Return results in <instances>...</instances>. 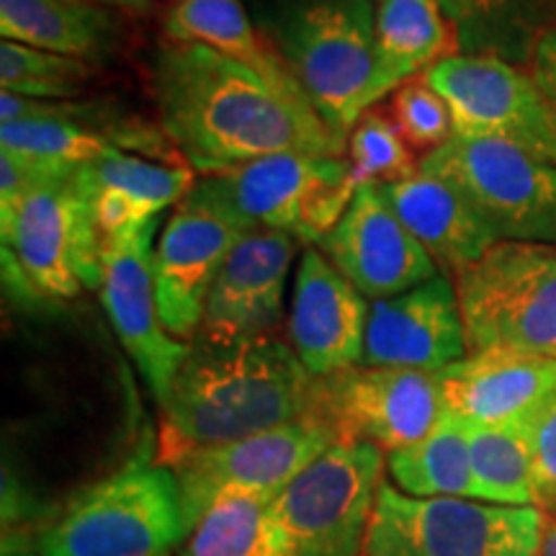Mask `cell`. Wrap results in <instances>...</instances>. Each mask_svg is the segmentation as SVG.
Wrapping results in <instances>:
<instances>
[{
  "label": "cell",
  "mask_w": 556,
  "mask_h": 556,
  "mask_svg": "<svg viewBox=\"0 0 556 556\" xmlns=\"http://www.w3.org/2000/svg\"><path fill=\"white\" fill-rule=\"evenodd\" d=\"M471 477L475 500L495 505L536 507L531 451L520 422L503 426H469Z\"/></svg>",
  "instance_id": "f1b7e54d"
},
{
  "label": "cell",
  "mask_w": 556,
  "mask_h": 556,
  "mask_svg": "<svg viewBox=\"0 0 556 556\" xmlns=\"http://www.w3.org/2000/svg\"><path fill=\"white\" fill-rule=\"evenodd\" d=\"M446 413L469 426L520 422L556 392V361L484 348L438 374Z\"/></svg>",
  "instance_id": "ffe728a7"
},
{
  "label": "cell",
  "mask_w": 556,
  "mask_h": 556,
  "mask_svg": "<svg viewBox=\"0 0 556 556\" xmlns=\"http://www.w3.org/2000/svg\"><path fill=\"white\" fill-rule=\"evenodd\" d=\"M307 415L338 441H368L392 454L433 433L446 402L438 374L351 366L315 377Z\"/></svg>",
  "instance_id": "8fae6325"
},
{
  "label": "cell",
  "mask_w": 556,
  "mask_h": 556,
  "mask_svg": "<svg viewBox=\"0 0 556 556\" xmlns=\"http://www.w3.org/2000/svg\"><path fill=\"white\" fill-rule=\"evenodd\" d=\"M469 356L456 281L435 274L397 296L371 302L361 366L441 374Z\"/></svg>",
  "instance_id": "e0dca14e"
},
{
  "label": "cell",
  "mask_w": 556,
  "mask_h": 556,
  "mask_svg": "<svg viewBox=\"0 0 556 556\" xmlns=\"http://www.w3.org/2000/svg\"><path fill=\"white\" fill-rule=\"evenodd\" d=\"M180 556H296L274 516V497L222 500L193 526Z\"/></svg>",
  "instance_id": "83f0119b"
},
{
  "label": "cell",
  "mask_w": 556,
  "mask_h": 556,
  "mask_svg": "<svg viewBox=\"0 0 556 556\" xmlns=\"http://www.w3.org/2000/svg\"><path fill=\"white\" fill-rule=\"evenodd\" d=\"M96 3L109 5V9H122V11H148L150 0H96Z\"/></svg>",
  "instance_id": "8d00e7d4"
},
{
  "label": "cell",
  "mask_w": 556,
  "mask_h": 556,
  "mask_svg": "<svg viewBox=\"0 0 556 556\" xmlns=\"http://www.w3.org/2000/svg\"><path fill=\"white\" fill-rule=\"evenodd\" d=\"M371 302L317 248L299 263L289 338L312 377L361 366Z\"/></svg>",
  "instance_id": "d6986e66"
},
{
  "label": "cell",
  "mask_w": 556,
  "mask_h": 556,
  "mask_svg": "<svg viewBox=\"0 0 556 556\" xmlns=\"http://www.w3.org/2000/svg\"><path fill=\"white\" fill-rule=\"evenodd\" d=\"M520 426L531 451L536 507L546 513V507H556V392L520 420Z\"/></svg>",
  "instance_id": "836d02e7"
},
{
  "label": "cell",
  "mask_w": 556,
  "mask_h": 556,
  "mask_svg": "<svg viewBox=\"0 0 556 556\" xmlns=\"http://www.w3.org/2000/svg\"><path fill=\"white\" fill-rule=\"evenodd\" d=\"M379 3H381V0H379Z\"/></svg>",
  "instance_id": "ab89813d"
},
{
  "label": "cell",
  "mask_w": 556,
  "mask_h": 556,
  "mask_svg": "<svg viewBox=\"0 0 556 556\" xmlns=\"http://www.w3.org/2000/svg\"><path fill=\"white\" fill-rule=\"evenodd\" d=\"M3 556H39V554H31V552H18V548H11L9 544H3Z\"/></svg>",
  "instance_id": "74e56055"
},
{
  "label": "cell",
  "mask_w": 556,
  "mask_h": 556,
  "mask_svg": "<svg viewBox=\"0 0 556 556\" xmlns=\"http://www.w3.org/2000/svg\"><path fill=\"white\" fill-rule=\"evenodd\" d=\"M454 281L469 353L507 348L556 361V245L497 242Z\"/></svg>",
  "instance_id": "8992f818"
},
{
  "label": "cell",
  "mask_w": 556,
  "mask_h": 556,
  "mask_svg": "<svg viewBox=\"0 0 556 556\" xmlns=\"http://www.w3.org/2000/svg\"><path fill=\"white\" fill-rule=\"evenodd\" d=\"M377 96L426 75L435 62L458 54V41L435 0H381L377 5Z\"/></svg>",
  "instance_id": "d4e9b609"
},
{
  "label": "cell",
  "mask_w": 556,
  "mask_h": 556,
  "mask_svg": "<svg viewBox=\"0 0 556 556\" xmlns=\"http://www.w3.org/2000/svg\"><path fill=\"white\" fill-rule=\"evenodd\" d=\"M0 150L50 168H80L106 155L111 144L80 124L31 116L0 124Z\"/></svg>",
  "instance_id": "f546056e"
},
{
  "label": "cell",
  "mask_w": 556,
  "mask_h": 556,
  "mask_svg": "<svg viewBox=\"0 0 556 556\" xmlns=\"http://www.w3.org/2000/svg\"><path fill=\"white\" fill-rule=\"evenodd\" d=\"M379 189L441 274L456 278L497 245L495 235L446 180L420 170Z\"/></svg>",
  "instance_id": "7402d4cb"
},
{
  "label": "cell",
  "mask_w": 556,
  "mask_h": 556,
  "mask_svg": "<svg viewBox=\"0 0 556 556\" xmlns=\"http://www.w3.org/2000/svg\"><path fill=\"white\" fill-rule=\"evenodd\" d=\"M348 160L358 184L389 186L420 173V157L405 142L392 116L379 109H368L348 135Z\"/></svg>",
  "instance_id": "1f68e13d"
},
{
  "label": "cell",
  "mask_w": 556,
  "mask_h": 556,
  "mask_svg": "<svg viewBox=\"0 0 556 556\" xmlns=\"http://www.w3.org/2000/svg\"><path fill=\"white\" fill-rule=\"evenodd\" d=\"M462 54L531 58L541 34L554 24V0H435Z\"/></svg>",
  "instance_id": "484cf974"
},
{
  "label": "cell",
  "mask_w": 556,
  "mask_h": 556,
  "mask_svg": "<svg viewBox=\"0 0 556 556\" xmlns=\"http://www.w3.org/2000/svg\"><path fill=\"white\" fill-rule=\"evenodd\" d=\"M157 219L103 242L101 302L122 345L148 381L157 405L168 400L191 345L165 330L157 307L152 240Z\"/></svg>",
  "instance_id": "9a60e30c"
},
{
  "label": "cell",
  "mask_w": 556,
  "mask_h": 556,
  "mask_svg": "<svg viewBox=\"0 0 556 556\" xmlns=\"http://www.w3.org/2000/svg\"><path fill=\"white\" fill-rule=\"evenodd\" d=\"M184 539L176 475L139 458L83 492L41 533L39 556H168Z\"/></svg>",
  "instance_id": "277c9868"
},
{
  "label": "cell",
  "mask_w": 556,
  "mask_h": 556,
  "mask_svg": "<svg viewBox=\"0 0 556 556\" xmlns=\"http://www.w3.org/2000/svg\"><path fill=\"white\" fill-rule=\"evenodd\" d=\"M554 5H556V0H554Z\"/></svg>",
  "instance_id": "f35d334b"
},
{
  "label": "cell",
  "mask_w": 556,
  "mask_h": 556,
  "mask_svg": "<svg viewBox=\"0 0 556 556\" xmlns=\"http://www.w3.org/2000/svg\"><path fill=\"white\" fill-rule=\"evenodd\" d=\"M250 229L201 180L193 184L160 235L152 261L157 307L165 330L178 340L199 336L208 291L227 255Z\"/></svg>",
  "instance_id": "5bb4252c"
},
{
  "label": "cell",
  "mask_w": 556,
  "mask_h": 556,
  "mask_svg": "<svg viewBox=\"0 0 556 556\" xmlns=\"http://www.w3.org/2000/svg\"><path fill=\"white\" fill-rule=\"evenodd\" d=\"M475 208L497 242L556 245V165L516 144L456 135L420 160Z\"/></svg>",
  "instance_id": "ba28073f"
},
{
  "label": "cell",
  "mask_w": 556,
  "mask_h": 556,
  "mask_svg": "<svg viewBox=\"0 0 556 556\" xmlns=\"http://www.w3.org/2000/svg\"><path fill=\"white\" fill-rule=\"evenodd\" d=\"M541 507L409 497L381 482L364 556H539Z\"/></svg>",
  "instance_id": "5b68a950"
},
{
  "label": "cell",
  "mask_w": 556,
  "mask_h": 556,
  "mask_svg": "<svg viewBox=\"0 0 556 556\" xmlns=\"http://www.w3.org/2000/svg\"><path fill=\"white\" fill-rule=\"evenodd\" d=\"M80 178L99 219L103 242L160 219L193 189V170L186 163H160L135 152L111 148L93 163L80 165Z\"/></svg>",
  "instance_id": "44dd1931"
},
{
  "label": "cell",
  "mask_w": 556,
  "mask_h": 556,
  "mask_svg": "<svg viewBox=\"0 0 556 556\" xmlns=\"http://www.w3.org/2000/svg\"><path fill=\"white\" fill-rule=\"evenodd\" d=\"M157 124L193 173H225L281 152L345 157L309 101L204 45H165L152 62Z\"/></svg>",
  "instance_id": "6da1fadb"
},
{
  "label": "cell",
  "mask_w": 556,
  "mask_h": 556,
  "mask_svg": "<svg viewBox=\"0 0 556 556\" xmlns=\"http://www.w3.org/2000/svg\"><path fill=\"white\" fill-rule=\"evenodd\" d=\"M392 116L405 142L420 160L435 152L454 137V114L438 90L426 80V75L413 78L392 93L389 103Z\"/></svg>",
  "instance_id": "d6a6232c"
},
{
  "label": "cell",
  "mask_w": 556,
  "mask_h": 556,
  "mask_svg": "<svg viewBox=\"0 0 556 556\" xmlns=\"http://www.w3.org/2000/svg\"><path fill=\"white\" fill-rule=\"evenodd\" d=\"M317 250L371 302L397 296L441 274L374 184L358 186L351 206Z\"/></svg>",
  "instance_id": "2e32d148"
},
{
  "label": "cell",
  "mask_w": 556,
  "mask_h": 556,
  "mask_svg": "<svg viewBox=\"0 0 556 556\" xmlns=\"http://www.w3.org/2000/svg\"><path fill=\"white\" fill-rule=\"evenodd\" d=\"M296 240L283 232L255 229L227 255L208 291L199 340L229 345L274 336L283 309V287L294 261Z\"/></svg>",
  "instance_id": "ac0fdd59"
},
{
  "label": "cell",
  "mask_w": 556,
  "mask_h": 556,
  "mask_svg": "<svg viewBox=\"0 0 556 556\" xmlns=\"http://www.w3.org/2000/svg\"><path fill=\"white\" fill-rule=\"evenodd\" d=\"M384 451L338 441L274 497V516L296 556H364L377 505Z\"/></svg>",
  "instance_id": "9c48e42d"
},
{
  "label": "cell",
  "mask_w": 556,
  "mask_h": 556,
  "mask_svg": "<svg viewBox=\"0 0 556 556\" xmlns=\"http://www.w3.org/2000/svg\"><path fill=\"white\" fill-rule=\"evenodd\" d=\"M539 556H556V518H546Z\"/></svg>",
  "instance_id": "d590c367"
},
{
  "label": "cell",
  "mask_w": 556,
  "mask_h": 556,
  "mask_svg": "<svg viewBox=\"0 0 556 556\" xmlns=\"http://www.w3.org/2000/svg\"><path fill=\"white\" fill-rule=\"evenodd\" d=\"M250 232H283L317 242L338 225L358 191L351 160L281 152L199 178Z\"/></svg>",
  "instance_id": "52a82bcc"
},
{
  "label": "cell",
  "mask_w": 556,
  "mask_h": 556,
  "mask_svg": "<svg viewBox=\"0 0 556 556\" xmlns=\"http://www.w3.org/2000/svg\"><path fill=\"white\" fill-rule=\"evenodd\" d=\"M426 80L446 99L454 131L516 144L556 165V109L531 73L492 54H454Z\"/></svg>",
  "instance_id": "7c38bea8"
},
{
  "label": "cell",
  "mask_w": 556,
  "mask_h": 556,
  "mask_svg": "<svg viewBox=\"0 0 556 556\" xmlns=\"http://www.w3.org/2000/svg\"><path fill=\"white\" fill-rule=\"evenodd\" d=\"M332 443H338L336 433L304 415L266 433L180 456L170 469L178 479L186 536L222 500L276 497Z\"/></svg>",
  "instance_id": "4fadbf2b"
},
{
  "label": "cell",
  "mask_w": 556,
  "mask_h": 556,
  "mask_svg": "<svg viewBox=\"0 0 556 556\" xmlns=\"http://www.w3.org/2000/svg\"><path fill=\"white\" fill-rule=\"evenodd\" d=\"M263 26L319 119L348 144L361 116L379 103L371 0H274Z\"/></svg>",
  "instance_id": "3957f363"
},
{
  "label": "cell",
  "mask_w": 556,
  "mask_h": 556,
  "mask_svg": "<svg viewBox=\"0 0 556 556\" xmlns=\"http://www.w3.org/2000/svg\"><path fill=\"white\" fill-rule=\"evenodd\" d=\"M0 238L45 299L65 302L83 291H101L103 235L80 168L39 180L16 217L0 227Z\"/></svg>",
  "instance_id": "30bf717a"
},
{
  "label": "cell",
  "mask_w": 556,
  "mask_h": 556,
  "mask_svg": "<svg viewBox=\"0 0 556 556\" xmlns=\"http://www.w3.org/2000/svg\"><path fill=\"white\" fill-rule=\"evenodd\" d=\"M531 75L544 90V96L556 109V18L548 29L541 34L531 54Z\"/></svg>",
  "instance_id": "e575fe53"
},
{
  "label": "cell",
  "mask_w": 556,
  "mask_h": 556,
  "mask_svg": "<svg viewBox=\"0 0 556 556\" xmlns=\"http://www.w3.org/2000/svg\"><path fill=\"white\" fill-rule=\"evenodd\" d=\"M0 34L5 41L103 62L122 41V21L96 0H0Z\"/></svg>",
  "instance_id": "603a6c76"
},
{
  "label": "cell",
  "mask_w": 556,
  "mask_h": 556,
  "mask_svg": "<svg viewBox=\"0 0 556 556\" xmlns=\"http://www.w3.org/2000/svg\"><path fill=\"white\" fill-rule=\"evenodd\" d=\"M394 486L409 497L475 500L467 422L446 413L433 433L413 446L387 454Z\"/></svg>",
  "instance_id": "4316f807"
},
{
  "label": "cell",
  "mask_w": 556,
  "mask_h": 556,
  "mask_svg": "<svg viewBox=\"0 0 556 556\" xmlns=\"http://www.w3.org/2000/svg\"><path fill=\"white\" fill-rule=\"evenodd\" d=\"M163 29L170 45H204L258 73L281 93L307 101L270 41L253 29L240 0H178Z\"/></svg>",
  "instance_id": "cb8c5ba5"
},
{
  "label": "cell",
  "mask_w": 556,
  "mask_h": 556,
  "mask_svg": "<svg viewBox=\"0 0 556 556\" xmlns=\"http://www.w3.org/2000/svg\"><path fill=\"white\" fill-rule=\"evenodd\" d=\"M90 80V65L18 41H0V88L41 101H73Z\"/></svg>",
  "instance_id": "4dcf8cb0"
},
{
  "label": "cell",
  "mask_w": 556,
  "mask_h": 556,
  "mask_svg": "<svg viewBox=\"0 0 556 556\" xmlns=\"http://www.w3.org/2000/svg\"><path fill=\"white\" fill-rule=\"evenodd\" d=\"M315 377L278 336L214 345L199 340L163 409L165 467L191 451L225 446L307 415Z\"/></svg>",
  "instance_id": "7a4b0ae2"
}]
</instances>
